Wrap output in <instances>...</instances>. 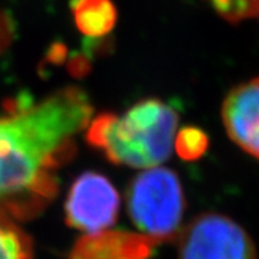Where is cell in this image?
<instances>
[{
    "instance_id": "cell-1",
    "label": "cell",
    "mask_w": 259,
    "mask_h": 259,
    "mask_svg": "<svg viewBox=\"0 0 259 259\" xmlns=\"http://www.w3.org/2000/svg\"><path fill=\"white\" fill-rule=\"evenodd\" d=\"M91 117L88 95L75 87L0 115L2 212L29 218L55 196L56 170L74 157L75 137Z\"/></svg>"
},
{
    "instance_id": "cell-2",
    "label": "cell",
    "mask_w": 259,
    "mask_h": 259,
    "mask_svg": "<svg viewBox=\"0 0 259 259\" xmlns=\"http://www.w3.org/2000/svg\"><path fill=\"white\" fill-rule=\"evenodd\" d=\"M179 114L167 102L147 98L121 115L102 112L87 125V141L117 166L151 168L175 150Z\"/></svg>"
},
{
    "instance_id": "cell-3",
    "label": "cell",
    "mask_w": 259,
    "mask_h": 259,
    "mask_svg": "<svg viewBox=\"0 0 259 259\" xmlns=\"http://www.w3.org/2000/svg\"><path fill=\"white\" fill-rule=\"evenodd\" d=\"M185 206L180 179L166 167L146 168L136 176L127 190L130 218L153 242L168 241L179 235Z\"/></svg>"
},
{
    "instance_id": "cell-4",
    "label": "cell",
    "mask_w": 259,
    "mask_h": 259,
    "mask_svg": "<svg viewBox=\"0 0 259 259\" xmlns=\"http://www.w3.org/2000/svg\"><path fill=\"white\" fill-rule=\"evenodd\" d=\"M179 259H258V255L238 223L219 213H204L180 233Z\"/></svg>"
},
{
    "instance_id": "cell-5",
    "label": "cell",
    "mask_w": 259,
    "mask_h": 259,
    "mask_svg": "<svg viewBox=\"0 0 259 259\" xmlns=\"http://www.w3.org/2000/svg\"><path fill=\"white\" fill-rule=\"evenodd\" d=\"M120 203V194L107 177L97 171H85L69 187L65 219L71 228L87 236L98 235L115 225Z\"/></svg>"
},
{
    "instance_id": "cell-6",
    "label": "cell",
    "mask_w": 259,
    "mask_h": 259,
    "mask_svg": "<svg viewBox=\"0 0 259 259\" xmlns=\"http://www.w3.org/2000/svg\"><path fill=\"white\" fill-rule=\"evenodd\" d=\"M222 118L232 141L259 160V78L235 87L226 95Z\"/></svg>"
},
{
    "instance_id": "cell-7",
    "label": "cell",
    "mask_w": 259,
    "mask_h": 259,
    "mask_svg": "<svg viewBox=\"0 0 259 259\" xmlns=\"http://www.w3.org/2000/svg\"><path fill=\"white\" fill-rule=\"evenodd\" d=\"M71 12L78 30L90 37L108 35L117 22L111 0H71Z\"/></svg>"
},
{
    "instance_id": "cell-8",
    "label": "cell",
    "mask_w": 259,
    "mask_h": 259,
    "mask_svg": "<svg viewBox=\"0 0 259 259\" xmlns=\"http://www.w3.org/2000/svg\"><path fill=\"white\" fill-rule=\"evenodd\" d=\"M0 259H35L29 236L0 210Z\"/></svg>"
},
{
    "instance_id": "cell-9",
    "label": "cell",
    "mask_w": 259,
    "mask_h": 259,
    "mask_svg": "<svg viewBox=\"0 0 259 259\" xmlns=\"http://www.w3.org/2000/svg\"><path fill=\"white\" fill-rule=\"evenodd\" d=\"M209 146V139L197 127H185L177 131L175 148L183 160H197L204 154Z\"/></svg>"
},
{
    "instance_id": "cell-10",
    "label": "cell",
    "mask_w": 259,
    "mask_h": 259,
    "mask_svg": "<svg viewBox=\"0 0 259 259\" xmlns=\"http://www.w3.org/2000/svg\"><path fill=\"white\" fill-rule=\"evenodd\" d=\"M212 5L231 22H241L256 15V0H212Z\"/></svg>"
},
{
    "instance_id": "cell-11",
    "label": "cell",
    "mask_w": 259,
    "mask_h": 259,
    "mask_svg": "<svg viewBox=\"0 0 259 259\" xmlns=\"http://www.w3.org/2000/svg\"><path fill=\"white\" fill-rule=\"evenodd\" d=\"M256 15H259V0H256Z\"/></svg>"
}]
</instances>
